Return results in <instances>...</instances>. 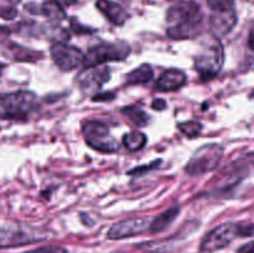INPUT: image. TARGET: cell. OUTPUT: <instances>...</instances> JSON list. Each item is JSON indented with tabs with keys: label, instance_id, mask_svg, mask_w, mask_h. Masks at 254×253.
I'll return each mask as SVG.
<instances>
[{
	"label": "cell",
	"instance_id": "obj_3",
	"mask_svg": "<svg viewBox=\"0 0 254 253\" xmlns=\"http://www.w3.org/2000/svg\"><path fill=\"white\" fill-rule=\"evenodd\" d=\"M36 107V96L30 91H17L0 96L2 117L16 121H25Z\"/></svg>",
	"mask_w": 254,
	"mask_h": 253
},
{
	"label": "cell",
	"instance_id": "obj_6",
	"mask_svg": "<svg viewBox=\"0 0 254 253\" xmlns=\"http://www.w3.org/2000/svg\"><path fill=\"white\" fill-rule=\"evenodd\" d=\"M223 153L225 150L218 144H207V145L201 146L186 164L185 171L191 176H198L210 173L218 165Z\"/></svg>",
	"mask_w": 254,
	"mask_h": 253
},
{
	"label": "cell",
	"instance_id": "obj_8",
	"mask_svg": "<svg viewBox=\"0 0 254 253\" xmlns=\"http://www.w3.org/2000/svg\"><path fill=\"white\" fill-rule=\"evenodd\" d=\"M50 52L54 62L62 71H73L83 66L84 54L77 47L68 46L64 42H56L52 45Z\"/></svg>",
	"mask_w": 254,
	"mask_h": 253
},
{
	"label": "cell",
	"instance_id": "obj_2",
	"mask_svg": "<svg viewBox=\"0 0 254 253\" xmlns=\"http://www.w3.org/2000/svg\"><path fill=\"white\" fill-rule=\"evenodd\" d=\"M225 62V50L220 39L212 37L203 42L202 47L195 56V69L202 79H211L221 71Z\"/></svg>",
	"mask_w": 254,
	"mask_h": 253
},
{
	"label": "cell",
	"instance_id": "obj_23",
	"mask_svg": "<svg viewBox=\"0 0 254 253\" xmlns=\"http://www.w3.org/2000/svg\"><path fill=\"white\" fill-rule=\"evenodd\" d=\"M24 253H68L66 248L60 246H45V247L35 248V250L26 251Z\"/></svg>",
	"mask_w": 254,
	"mask_h": 253
},
{
	"label": "cell",
	"instance_id": "obj_22",
	"mask_svg": "<svg viewBox=\"0 0 254 253\" xmlns=\"http://www.w3.org/2000/svg\"><path fill=\"white\" fill-rule=\"evenodd\" d=\"M207 4L212 11L235 9V0H207Z\"/></svg>",
	"mask_w": 254,
	"mask_h": 253
},
{
	"label": "cell",
	"instance_id": "obj_20",
	"mask_svg": "<svg viewBox=\"0 0 254 253\" xmlns=\"http://www.w3.org/2000/svg\"><path fill=\"white\" fill-rule=\"evenodd\" d=\"M123 143L128 150L135 151L146 144V136L140 131H130L123 136Z\"/></svg>",
	"mask_w": 254,
	"mask_h": 253
},
{
	"label": "cell",
	"instance_id": "obj_9",
	"mask_svg": "<svg viewBox=\"0 0 254 253\" xmlns=\"http://www.w3.org/2000/svg\"><path fill=\"white\" fill-rule=\"evenodd\" d=\"M151 220L149 217H135L123 220L117 222L109 228L108 238L109 240H123V238L133 237L144 233L149 230Z\"/></svg>",
	"mask_w": 254,
	"mask_h": 253
},
{
	"label": "cell",
	"instance_id": "obj_32",
	"mask_svg": "<svg viewBox=\"0 0 254 253\" xmlns=\"http://www.w3.org/2000/svg\"><path fill=\"white\" fill-rule=\"evenodd\" d=\"M252 40H253V34H252V31H251V34H250V47H251V49H253Z\"/></svg>",
	"mask_w": 254,
	"mask_h": 253
},
{
	"label": "cell",
	"instance_id": "obj_33",
	"mask_svg": "<svg viewBox=\"0 0 254 253\" xmlns=\"http://www.w3.org/2000/svg\"><path fill=\"white\" fill-rule=\"evenodd\" d=\"M7 1H9L10 2V4H19V2L20 1H21V0H7Z\"/></svg>",
	"mask_w": 254,
	"mask_h": 253
},
{
	"label": "cell",
	"instance_id": "obj_24",
	"mask_svg": "<svg viewBox=\"0 0 254 253\" xmlns=\"http://www.w3.org/2000/svg\"><path fill=\"white\" fill-rule=\"evenodd\" d=\"M71 30L74 32L76 35H82V34H92L94 32L93 29H89V27L83 26L76 17H72L71 19Z\"/></svg>",
	"mask_w": 254,
	"mask_h": 253
},
{
	"label": "cell",
	"instance_id": "obj_26",
	"mask_svg": "<svg viewBox=\"0 0 254 253\" xmlns=\"http://www.w3.org/2000/svg\"><path fill=\"white\" fill-rule=\"evenodd\" d=\"M17 15V10L14 6H0V17L5 20L15 19Z\"/></svg>",
	"mask_w": 254,
	"mask_h": 253
},
{
	"label": "cell",
	"instance_id": "obj_29",
	"mask_svg": "<svg viewBox=\"0 0 254 253\" xmlns=\"http://www.w3.org/2000/svg\"><path fill=\"white\" fill-rule=\"evenodd\" d=\"M151 107L156 111H163V109L166 108V102L161 98H156L154 99L153 103H151Z\"/></svg>",
	"mask_w": 254,
	"mask_h": 253
},
{
	"label": "cell",
	"instance_id": "obj_16",
	"mask_svg": "<svg viewBox=\"0 0 254 253\" xmlns=\"http://www.w3.org/2000/svg\"><path fill=\"white\" fill-rule=\"evenodd\" d=\"M7 55L11 57L12 60H16L20 62H35L42 59V54L39 51H34V50L26 49L20 45L16 44H9L7 45Z\"/></svg>",
	"mask_w": 254,
	"mask_h": 253
},
{
	"label": "cell",
	"instance_id": "obj_18",
	"mask_svg": "<svg viewBox=\"0 0 254 253\" xmlns=\"http://www.w3.org/2000/svg\"><path fill=\"white\" fill-rule=\"evenodd\" d=\"M40 14L45 15L52 21H62L66 19V11L55 0H47L40 5Z\"/></svg>",
	"mask_w": 254,
	"mask_h": 253
},
{
	"label": "cell",
	"instance_id": "obj_21",
	"mask_svg": "<svg viewBox=\"0 0 254 253\" xmlns=\"http://www.w3.org/2000/svg\"><path fill=\"white\" fill-rule=\"evenodd\" d=\"M179 129H180L186 136L193 138V136H197L198 134L202 131V126H201L200 123H197V122L189 121L179 124Z\"/></svg>",
	"mask_w": 254,
	"mask_h": 253
},
{
	"label": "cell",
	"instance_id": "obj_17",
	"mask_svg": "<svg viewBox=\"0 0 254 253\" xmlns=\"http://www.w3.org/2000/svg\"><path fill=\"white\" fill-rule=\"evenodd\" d=\"M154 76V71L150 64H141L138 68L133 69L126 76V84L131 86V84H143L148 83Z\"/></svg>",
	"mask_w": 254,
	"mask_h": 253
},
{
	"label": "cell",
	"instance_id": "obj_13",
	"mask_svg": "<svg viewBox=\"0 0 254 253\" xmlns=\"http://www.w3.org/2000/svg\"><path fill=\"white\" fill-rule=\"evenodd\" d=\"M96 5L99 11L106 15V17L112 24L121 26L128 19V12L117 2L111 1V0H97Z\"/></svg>",
	"mask_w": 254,
	"mask_h": 253
},
{
	"label": "cell",
	"instance_id": "obj_4",
	"mask_svg": "<svg viewBox=\"0 0 254 253\" xmlns=\"http://www.w3.org/2000/svg\"><path fill=\"white\" fill-rule=\"evenodd\" d=\"M84 140L92 149L111 154L119 149L117 139L111 134L108 126L99 121H87L82 126Z\"/></svg>",
	"mask_w": 254,
	"mask_h": 253
},
{
	"label": "cell",
	"instance_id": "obj_25",
	"mask_svg": "<svg viewBox=\"0 0 254 253\" xmlns=\"http://www.w3.org/2000/svg\"><path fill=\"white\" fill-rule=\"evenodd\" d=\"M159 164H160V160L153 161V163L148 164V165H141L139 166V168L133 169V170H129L128 174L129 175H141L143 173H148L149 170H153V169L158 168L156 165H159Z\"/></svg>",
	"mask_w": 254,
	"mask_h": 253
},
{
	"label": "cell",
	"instance_id": "obj_34",
	"mask_svg": "<svg viewBox=\"0 0 254 253\" xmlns=\"http://www.w3.org/2000/svg\"><path fill=\"white\" fill-rule=\"evenodd\" d=\"M2 68H4V63H1V62H0V72L2 71Z\"/></svg>",
	"mask_w": 254,
	"mask_h": 253
},
{
	"label": "cell",
	"instance_id": "obj_28",
	"mask_svg": "<svg viewBox=\"0 0 254 253\" xmlns=\"http://www.w3.org/2000/svg\"><path fill=\"white\" fill-rule=\"evenodd\" d=\"M116 98V93L113 92H107V93H101L96 94V96L92 98L93 102H104V101H112V99Z\"/></svg>",
	"mask_w": 254,
	"mask_h": 253
},
{
	"label": "cell",
	"instance_id": "obj_12",
	"mask_svg": "<svg viewBox=\"0 0 254 253\" xmlns=\"http://www.w3.org/2000/svg\"><path fill=\"white\" fill-rule=\"evenodd\" d=\"M186 83V74L180 69H166L158 78L155 84L156 91L170 92L178 89Z\"/></svg>",
	"mask_w": 254,
	"mask_h": 253
},
{
	"label": "cell",
	"instance_id": "obj_31",
	"mask_svg": "<svg viewBox=\"0 0 254 253\" xmlns=\"http://www.w3.org/2000/svg\"><path fill=\"white\" fill-rule=\"evenodd\" d=\"M55 1H56L57 4H60L62 7H64V6H69V5L74 4L77 0H55Z\"/></svg>",
	"mask_w": 254,
	"mask_h": 253
},
{
	"label": "cell",
	"instance_id": "obj_27",
	"mask_svg": "<svg viewBox=\"0 0 254 253\" xmlns=\"http://www.w3.org/2000/svg\"><path fill=\"white\" fill-rule=\"evenodd\" d=\"M238 236L240 237H252L253 236V225H238Z\"/></svg>",
	"mask_w": 254,
	"mask_h": 253
},
{
	"label": "cell",
	"instance_id": "obj_7",
	"mask_svg": "<svg viewBox=\"0 0 254 253\" xmlns=\"http://www.w3.org/2000/svg\"><path fill=\"white\" fill-rule=\"evenodd\" d=\"M236 237H238V225L223 223L217 226L205 236L200 246L201 252L213 253L227 247Z\"/></svg>",
	"mask_w": 254,
	"mask_h": 253
},
{
	"label": "cell",
	"instance_id": "obj_5",
	"mask_svg": "<svg viewBox=\"0 0 254 253\" xmlns=\"http://www.w3.org/2000/svg\"><path fill=\"white\" fill-rule=\"evenodd\" d=\"M130 47L126 42H103L93 46L84 55V67H93L109 61H123L130 55Z\"/></svg>",
	"mask_w": 254,
	"mask_h": 253
},
{
	"label": "cell",
	"instance_id": "obj_14",
	"mask_svg": "<svg viewBox=\"0 0 254 253\" xmlns=\"http://www.w3.org/2000/svg\"><path fill=\"white\" fill-rule=\"evenodd\" d=\"M179 213H180V207H179L178 205L171 206V207H169L168 210L161 212L160 215L156 216V217L151 221L150 226H149V230L153 233L163 232L166 228H169V226L176 220Z\"/></svg>",
	"mask_w": 254,
	"mask_h": 253
},
{
	"label": "cell",
	"instance_id": "obj_10",
	"mask_svg": "<svg viewBox=\"0 0 254 253\" xmlns=\"http://www.w3.org/2000/svg\"><path fill=\"white\" fill-rule=\"evenodd\" d=\"M111 78V69L108 66L98 64L93 67H86L81 73L78 74L77 82L82 89L86 92L94 91L103 86L106 82Z\"/></svg>",
	"mask_w": 254,
	"mask_h": 253
},
{
	"label": "cell",
	"instance_id": "obj_11",
	"mask_svg": "<svg viewBox=\"0 0 254 253\" xmlns=\"http://www.w3.org/2000/svg\"><path fill=\"white\" fill-rule=\"evenodd\" d=\"M236 24H237V14H236L235 9L217 10V11H213V14L211 15V31L217 39L232 31Z\"/></svg>",
	"mask_w": 254,
	"mask_h": 253
},
{
	"label": "cell",
	"instance_id": "obj_1",
	"mask_svg": "<svg viewBox=\"0 0 254 253\" xmlns=\"http://www.w3.org/2000/svg\"><path fill=\"white\" fill-rule=\"evenodd\" d=\"M169 37L175 40L192 39L202 31L203 14L195 1H179L168 10Z\"/></svg>",
	"mask_w": 254,
	"mask_h": 253
},
{
	"label": "cell",
	"instance_id": "obj_30",
	"mask_svg": "<svg viewBox=\"0 0 254 253\" xmlns=\"http://www.w3.org/2000/svg\"><path fill=\"white\" fill-rule=\"evenodd\" d=\"M253 242H248L238 250V253H253Z\"/></svg>",
	"mask_w": 254,
	"mask_h": 253
},
{
	"label": "cell",
	"instance_id": "obj_15",
	"mask_svg": "<svg viewBox=\"0 0 254 253\" xmlns=\"http://www.w3.org/2000/svg\"><path fill=\"white\" fill-rule=\"evenodd\" d=\"M39 238L22 231H5L0 233V247H14L25 243L36 242Z\"/></svg>",
	"mask_w": 254,
	"mask_h": 253
},
{
	"label": "cell",
	"instance_id": "obj_19",
	"mask_svg": "<svg viewBox=\"0 0 254 253\" xmlns=\"http://www.w3.org/2000/svg\"><path fill=\"white\" fill-rule=\"evenodd\" d=\"M124 114L128 117V119H130V122L133 124H135L136 126H146L150 123V117L140 109L139 107L135 106H128L126 108L122 109Z\"/></svg>",
	"mask_w": 254,
	"mask_h": 253
}]
</instances>
